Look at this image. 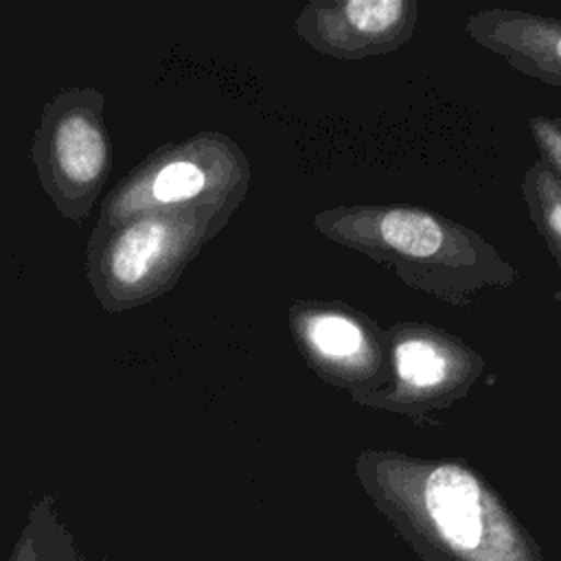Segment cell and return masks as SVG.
<instances>
[{
	"label": "cell",
	"instance_id": "cell-9",
	"mask_svg": "<svg viewBox=\"0 0 561 561\" xmlns=\"http://www.w3.org/2000/svg\"><path fill=\"white\" fill-rule=\"evenodd\" d=\"M465 33L517 72L561 88V20L506 7L471 13Z\"/></svg>",
	"mask_w": 561,
	"mask_h": 561
},
{
	"label": "cell",
	"instance_id": "cell-12",
	"mask_svg": "<svg viewBox=\"0 0 561 561\" xmlns=\"http://www.w3.org/2000/svg\"><path fill=\"white\" fill-rule=\"evenodd\" d=\"M528 131L539 151V160L561 182V116L535 114L528 118Z\"/></svg>",
	"mask_w": 561,
	"mask_h": 561
},
{
	"label": "cell",
	"instance_id": "cell-10",
	"mask_svg": "<svg viewBox=\"0 0 561 561\" xmlns=\"http://www.w3.org/2000/svg\"><path fill=\"white\" fill-rule=\"evenodd\" d=\"M4 561H85L53 495L37 497Z\"/></svg>",
	"mask_w": 561,
	"mask_h": 561
},
{
	"label": "cell",
	"instance_id": "cell-1",
	"mask_svg": "<svg viewBox=\"0 0 561 561\" xmlns=\"http://www.w3.org/2000/svg\"><path fill=\"white\" fill-rule=\"evenodd\" d=\"M355 478L421 561H543L530 530L462 458L362 449Z\"/></svg>",
	"mask_w": 561,
	"mask_h": 561
},
{
	"label": "cell",
	"instance_id": "cell-5",
	"mask_svg": "<svg viewBox=\"0 0 561 561\" xmlns=\"http://www.w3.org/2000/svg\"><path fill=\"white\" fill-rule=\"evenodd\" d=\"M31 160L55 210L83 224L114 164L103 92L90 85L66 88L46 101L33 131Z\"/></svg>",
	"mask_w": 561,
	"mask_h": 561
},
{
	"label": "cell",
	"instance_id": "cell-3",
	"mask_svg": "<svg viewBox=\"0 0 561 561\" xmlns=\"http://www.w3.org/2000/svg\"><path fill=\"white\" fill-rule=\"evenodd\" d=\"M252 167L224 131L202 129L162 142L129 169L103 197L94 232L147 213L219 210L234 215L250 191Z\"/></svg>",
	"mask_w": 561,
	"mask_h": 561
},
{
	"label": "cell",
	"instance_id": "cell-7",
	"mask_svg": "<svg viewBox=\"0 0 561 561\" xmlns=\"http://www.w3.org/2000/svg\"><path fill=\"white\" fill-rule=\"evenodd\" d=\"M291 340L324 383L351 394L390 383L388 331L344 300L296 298L287 307Z\"/></svg>",
	"mask_w": 561,
	"mask_h": 561
},
{
	"label": "cell",
	"instance_id": "cell-4",
	"mask_svg": "<svg viewBox=\"0 0 561 561\" xmlns=\"http://www.w3.org/2000/svg\"><path fill=\"white\" fill-rule=\"evenodd\" d=\"M230 217L219 210L147 213L92 230L85 278L96 302L107 313H123L164 296Z\"/></svg>",
	"mask_w": 561,
	"mask_h": 561
},
{
	"label": "cell",
	"instance_id": "cell-2",
	"mask_svg": "<svg viewBox=\"0 0 561 561\" xmlns=\"http://www.w3.org/2000/svg\"><path fill=\"white\" fill-rule=\"evenodd\" d=\"M311 224L329 241L390 267L403 285L454 307L517 280V270L480 232L425 206H333Z\"/></svg>",
	"mask_w": 561,
	"mask_h": 561
},
{
	"label": "cell",
	"instance_id": "cell-6",
	"mask_svg": "<svg viewBox=\"0 0 561 561\" xmlns=\"http://www.w3.org/2000/svg\"><path fill=\"white\" fill-rule=\"evenodd\" d=\"M392 379L375 392L351 394L362 408L392 412L425 425L432 412L462 401L486 362L460 335L419 320H401L388 329Z\"/></svg>",
	"mask_w": 561,
	"mask_h": 561
},
{
	"label": "cell",
	"instance_id": "cell-8",
	"mask_svg": "<svg viewBox=\"0 0 561 561\" xmlns=\"http://www.w3.org/2000/svg\"><path fill=\"white\" fill-rule=\"evenodd\" d=\"M416 0H309L294 20L316 53L355 61L399 50L416 31Z\"/></svg>",
	"mask_w": 561,
	"mask_h": 561
},
{
	"label": "cell",
	"instance_id": "cell-11",
	"mask_svg": "<svg viewBox=\"0 0 561 561\" xmlns=\"http://www.w3.org/2000/svg\"><path fill=\"white\" fill-rule=\"evenodd\" d=\"M522 197L528 219L561 270V182L539 158L524 171Z\"/></svg>",
	"mask_w": 561,
	"mask_h": 561
}]
</instances>
